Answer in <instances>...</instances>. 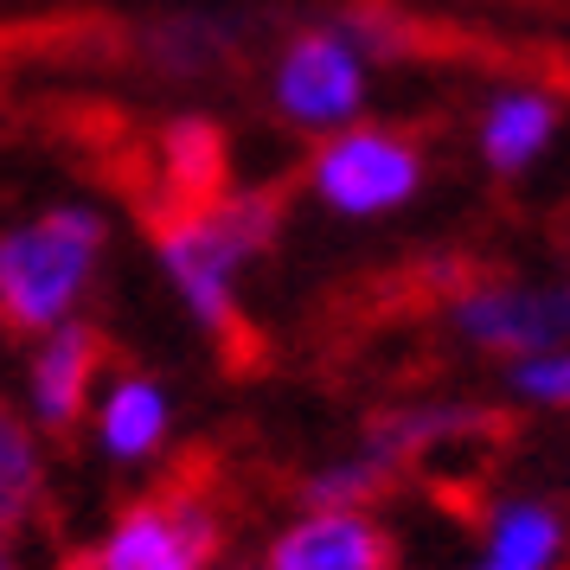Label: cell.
Instances as JSON below:
<instances>
[{
    "mask_svg": "<svg viewBox=\"0 0 570 570\" xmlns=\"http://www.w3.org/2000/svg\"><path fill=\"white\" fill-rule=\"evenodd\" d=\"M558 135V104L544 90H500L488 109H481V160H488L500 180H519L532 160L551 148Z\"/></svg>",
    "mask_w": 570,
    "mask_h": 570,
    "instance_id": "12",
    "label": "cell"
},
{
    "mask_svg": "<svg viewBox=\"0 0 570 570\" xmlns=\"http://www.w3.org/2000/svg\"><path fill=\"white\" fill-rule=\"evenodd\" d=\"M564 551V519L544 500H507L488 519V544H481V564L468 570H551Z\"/></svg>",
    "mask_w": 570,
    "mask_h": 570,
    "instance_id": "14",
    "label": "cell"
},
{
    "mask_svg": "<svg viewBox=\"0 0 570 570\" xmlns=\"http://www.w3.org/2000/svg\"><path fill=\"white\" fill-rule=\"evenodd\" d=\"M391 481H397V474L379 468L360 449V455L327 462L321 474H308V481H302V507H308V513H365L379 493H391Z\"/></svg>",
    "mask_w": 570,
    "mask_h": 570,
    "instance_id": "16",
    "label": "cell"
},
{
    "mask_svg": "<svg viewBox=\"0 0 570 570\" xmlns=\"http://www.w3.org/2000/svg\"><path fill=\"white\" fill-rule=\"evenodd\" d=\"M288 225V206L276 186L263 193H225L199 212H180V218H155L148 237H155V257L167 269L174 295L186 302V314L206 327L218 346L244 340V314H237V269L257 263Z\"/></svg>",
    "mask_w": 570,
    "mask_h": 570,
    "instance_id": "1",
    "label": "cell"
},
{
    "mask_svg": "<svg viewBox=\"0 0 570 570\" xmlns=\"http://www.w3.org/2000/svg\"><path fill=\"white\" fill-rule=\"evenodd\" d=\"M507 416L488 411V404H442V397H416V404H391L365 423V455L391 474L416 468L436 449H455L468 436H500Z\"/></svg>",
    "mask_w": 570,
    "mask_h": 570,
    "instance_id": "9",
    "label": "cell"
},
{
    "mask_svg": "<svg viewBox=\"0 0 570 570\" xmlns=\"http://www.w3.org/2000/svg\"><path fill=\"white\" fill-rule=\"evenodd\" d=\"M109 365V340L97 321H58L52 334H39L27 365V404H32V430H52V436H71L90 411V391Z\"/></svg>",
    "mask_w": 570,
    "mask_h": 570,
    "instance_id": "8",
    "label": "cell"
},
{
    "mask_svg": "<svg viewBox=\"0 0 570 570\" xmlns=\"http://www.w3.org/2000/svg\"><path fill=\"white\" fill-rule=\"evenodd\" d=\"M212 570H250V564H212Z\"/></svg>",
    "mask_w": 570,
    "mask_h": 570,
    "instance_id": "19",
    "label": "cell"
},
{
    "mask_svg": "<svg viewBox=\"0 0 570 570\" xmlns=\"http://www.w3.org/2000/svg\"><path fill=\"white\" fill-rule=\"evenodd\" d=\"M449 321L488 353L539 360L570 340V283H468L449 302Z\"/></svg>",
    "mask_w": 570,
    "mask_h": 570,
    "instance_id": "7",
    "label": "cell"
},
{
    "mask_svg": "<svg viewBox=\"0 0 570 570\" xmlns=\"http://www.w3.org/2000/svg\"><path fill=\"white\" fill-rule=\"evenodd\" d=\"M109 225L90 206H58L0 232V327L7 334H52L71 321L83 288L104 263Z\"/></svg>",
    "mask_w": 570,
    "mask_h": 570,
    "instance_id": "2",
    "label": "cell"
},
{
    "mask_svg": "<svg viewBox=\"0 0 570 570\" xmlns=\"http://www.w3.org/2000/svg\"><path fill=\"white\" fill-rule=\"evenodd\" d=\"M308 180L346 218H385L423 193V155L397 129H340L314 148Z\"/></svg>",
    "mask_w": 570,
    "mask_h": 570,
    "instance_id": "4",
    "label": "cell"
},
{
    "mask_svg": "<svg viewBox=\"0 0 570 570\" xmlns=\"http://www.w3.org/2000/svg\"><path fill=\"white\" fill-rule=\"evenodd\" d=\"M513 391L519 397H532V404H558V411H570V346L539 353V360H513Z\"/></svg>",
    "mask_w": 570,
    "mask_h": 570,
    "instance_id": "17",
    "label": "cell"
},
{
    "mask_svg": "<svg viewBox=\"0 0 570 570\" xmlns=\"http://www.w3.org/2000/svg\"><path fill=\"white\" fill-rule=\"evenodd\" d=\"M46 507V455H39V436L20 411L0 404V532H20L32 525Z\"/></svg>",
    "mask_w": 570,
    "mask_h": 570,
    "instance_id": "15",
    "label": "cell"
},
{
    "mask_svg": "<svg viewBox=\"0 0 570 570\" xmlns=\"http://www.w3.org/2000/svg\"><path fill=\"white\" fill-rule=\"evenodd\" d=\"M218 551H225L218 481L199 474V462H186L180 474H167V488L122 507L116 525L65 570H212Z\"/></svg>",
    "mask_w": 570,
    "mask_h": 570,
    "instance_id": "3",
    "label": "cell"
},
{
    "mask_svg": "<svg viewBox=\"0 0 570 570\" xmlns=\"http://www.w3.org/2000/svg\"><path fill=\"white\" fill-rule=\"evenodd\" d=\"M225 174H232L225 129L212 116H174L141 141V174H129V193L155 225V218H180V212L225 199L232 193Z\"/></svg>",
    "mask_w": 570,
    "mask_h": 570,
    "instance_id": "6",
    "label": "cell"
},
{
    "mask_svg": "<svg viewBox=\"0 0 570 570\" xmlns=\"http://www.w3.org/2000/svg\"><path fill=\"white\" fill-rule=\"evenodd\" d=\"M263 570H397V551L372 513H302L263 551Z\"/></svg>",
    "mask_w": 570,
    "mask_h": 570,
    "instance_id": "10",
    "label": "cell"
},
{
    "mask_svg": "<svg viewBox=\"0 0 570 570\" xmlns=\"http://www.w3.org/2000/svg\"><path fill=\"white\" fill-rule=\"evenodd\" d=\"M269 97H276V109L295 129L340 135L365 104V58L346 46L340 27H308L276 52Z\"/></svg>",
    "mask_w": 570,
    "mask_h": 570,
    "instance_id": "5",
    "label": "cell"
},
{
    "mask_svg": "<svg viewBox=\"0 0 570 570\" xmlns=\"http://www.w3.org/2000/svg\"><path fill=\"white\" fill-rule=\"evenodd\" d=\"M0 570H20V551H13V532H0Z\"/></svg>",
    "mask_w": 570,
    "mask_h": 570,
    "instance_id": "18",
    "label": "cell"
},
{
    "mask_svg": "<svg viewBox=\"0 0 570 570\" xmlns=\"http://www.w3.org/2000/svg\"><path fill=\"white\" fill-rule=\"evenodd\" d=\"M135 52L167 78H218L244 52V32L218 13H160L148 27H135Z\"/></svg>",
    "mask_w": 570,
    "mask_h": 570,
    "instance_id": "11",
    "label": "cell"
},
{
    "mask_svg": "<svg viewBox=\"0 0 570 570\" xmlns=\"http://www.w3.org/2000/svg\"><path fill=\"white\" fill-rule=\"evenodd\" d=\"M167 430H174L167 391H160L148 372H122V379L109 385L104 411H97V442H104V455H116V462H148V455H160Z\"/></svg>",
    "mask_w": 570,
    "mask_h": 570,
    "instance_id": "13",
    "label": "cell"
}]
</instances>
